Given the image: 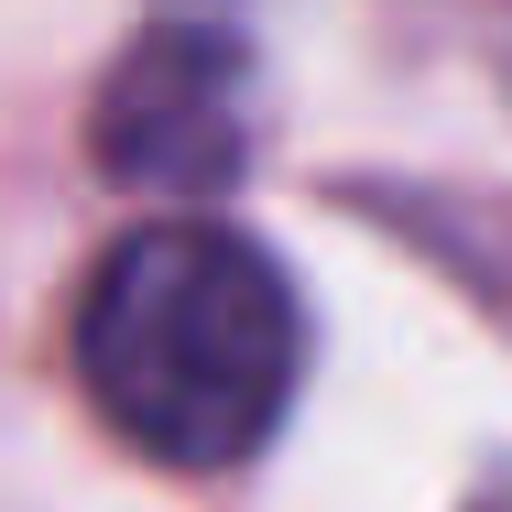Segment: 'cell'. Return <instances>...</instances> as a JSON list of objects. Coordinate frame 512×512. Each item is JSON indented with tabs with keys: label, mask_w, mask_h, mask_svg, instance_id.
Wrapping results in <instances>:
<instances>
[{
	"label": "cell",
	"mask_w": 512,
	"mask_h": 512,
	"mask_svg": "<svg viewBox=\"0 0 512 512\" xmlns=\"http://www.w3.org/2000/svg\"><path fill=\"white\" fill-rule=\"evenodd\" d=\"M77 382L153 469H240L306 393V295L229 218H142L77 295Z\"/></svg>",
	"instance_id": "6da1fadb"
},
{
	"label": "cell",
	"mask_w": 512,
	"mask_h": 512,
	"mask_svg": "<svg viewBox=\"0 0 512 512\" xmlns=\"http://www.w3.org/2000/svg\"><path fill=\"white\" fill-rule=\"evenodd\" d=\"M88 153L109 186L142 197H218L251 153V55L218 22H153L120 44L88 109Z\"/></svg>",
	"instance_id": "7a4b0ae2"
}]
</instances>
